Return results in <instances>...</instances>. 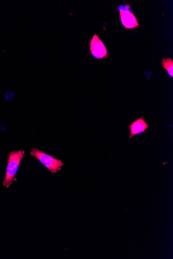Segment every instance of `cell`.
<instances>
[{
  "mask_svg": "<svg viewBox=\"0 0 173 259\" xmlns=\"http://www.w3.org/2000/svg\"><path fill=\"white\" fill-rule=\"evenodd\" d=\"M129 5L120 6L118 8L121 21L126 29H132L140 26L137 18L131 12Z\"/></svg>",
  "mask_w": 173,
  "mask_h": 259,
  "instance_id": "3957f363",
  "label": "cell"
},
{
  "mask_svg": "<svg viewBox=\"0 0 173 259\" xmlns=\"http://www.w3.org/2000/svg\"><path fill=\"white\" fill-rule=\"evenodd\" d=\"M129 127L130 130V138L131 139L135 135L145 133L146 130L150 127V125L146 123L142 116L129 125Z\"/></svg>",
  "mask_w": 173,
  "mask_h": 259,
  "instance_id": "5b68a950",
  "label": "cell"
},
{
  "mask_svg": "<svg viewBox=\"0 0 173 259\" xmlns=\"http://www.w3.org/2000/svg\"><path fill=\"white\" fill-rule=\"evenodd\" d=\"M30 155L36 158L52 174L60 171L64 166V163L51 155L37 148L32 149L30 152Z\"/></svg>",
  "mask_w": 173,
  "mask_h": 259,
  "instance_id": "7a4b0ae2",
  "label": "cell"
},
{
  "mask_svg": "<svg viewBox=\"0 0 173 259\" xmlns=\"http://www.w3.org/2000/svg\"><path fill=\"white\" fill-rule=\"evenodd\" d=\"M24 153L25 151L21 150L10 153L6 177L3 182V185L6 187H10L13 182L17 181L16 176Z\"/></svg>",
  "mask_w": 173,
  "mask_h": 259,
  "instance_id": "6da1fadb",
  "label": "cell"
},
{
  "mask_svg": "<svg viewBox=\"0 0 173 259\" xmlns=\"http://www.w3.org/2000/svg\"><path fill=\"white\" fill-rule=\"evenodd\" d=\"M163 67L167 70L168 74L171 77H173V60L169 58H163L162 62Z\"/></svg>",
  "mask_w": 173,
  "mask_h": 259,
  "instance_id": "8992f818",
  "label": "cell"
},
{
  "mask_svg": "<svg viewBox=\"0 0 173 259\" xmlns=\"http://www.w3.org/2000/svg\"><path fill=\"white\" fill-rule=\"evenodd\" d=\"M90 51L93 57L102 59L108 58V50L103 42L95 34L90 42Z\"/></svg>",
  "mask_w": 173,
  "mask_h": 259,
  "instance_id": "277c9868",
  "label": "cell"
}]
</instances>
